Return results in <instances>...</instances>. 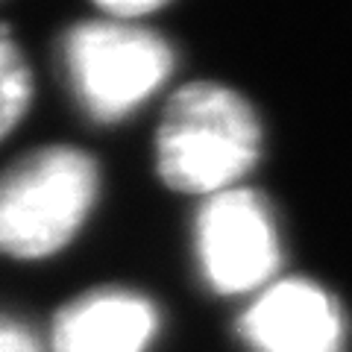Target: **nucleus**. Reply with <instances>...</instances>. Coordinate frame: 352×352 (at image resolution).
<instances>
[{"label":"nucleus","instance_id":"obj_1","mask_svg":"<svg viewBox=\"0 0 352 352\" xmlns=\"http://www.w3.org/2000/svg\"><path fill=\"white\" fill-rule=\"evenodd\" d=\"M261 126L252 106L220 82L179 88L156 129V170L179 194H220L256 164Z\"/></svg>","mask_w":352,"mask_h":352},{"label":"nucleus","instance_id":"obj_2","mask_svg":"<svg viewBox=\"0 0 352 352\" xmlns=\"http://www.w3.org/2000/svg\"><path fill=\"white\" fill-rule=\"evenodd\" d=\"M97 188V162L76 147L53 144L12 162L0 173V252L56 256L91 214Z\"/></svg>","mask_w":352,"mask_h":352},{"label":"nucleus","instance_id":"obj_3","mask_svg":"<svg viewBox=\"0 0 352 352\" xmlns=\"http://www.w3.org/2000/svg\"><path fill=\"white\" fill-rule=\"evenodd\" d=\"M62 56L76 100L94 120L126 118L173 71L170 44L120 18L76 24L65 36Z\"/></svg>","mask_w":352,"mask_h":352},{"label":"nucleus","instance_id":"obj_4","mask_svg":"<svg viewBox=\"0 0 352 352\" xmlns=\"http://www.w3.org/2000/svg\"><path fill=\"white\" fill-rule=\"evenodd\" d=\"M197 261L217 294L261 288L279 267L276 220L264 197L247 188L212 194L197 214Z\"/></svg>","mask_w":352,"mask_h":352},{"label":"nucleus","instance_id":"obj_5","mask_svg":"<svg viewBox=\"0 0 352 352\" xmlns=\"http://www.w3.org/2000/svg\"><path fill=\"white\" fill-rule=\"evenodd\" d=\"M241 335L256 352H340L344 317L320 285L282 279L244 311Z\"/></svg>","mask_w":352,"mask_h":352},{"label":"nucleus","instance_id":"obj_6","mask_svg":"<svg viewBox=\"0 0 352 352\" xmlns=\"http://www.w3.org/2000/svg\"><path fill=\"white\" fill-rule=\"evenodd\" d=\"M159 314L135 291L103 288L68 302L53 323V352H147Z\"/></svg>","mask_w":352,"mask_h":352},{"label":"nucleus","instance_id":"obj_7","mask_svg":"<svg viewBox=\"0 0 352 352\" xmlns=\"http://www.w3.org/2000/svg\"><path fill=\"white\" fill-rule=\"evenodd\" d=\"M32 100V74L21 50L0 32V138L9 135Z\"/></svg>","mask_w":352,"mask_h":352},{"label":"nucleus","instance_id":"obj_8","mask_svg":"<svg viewBox=\"0 0 352 352\" xmlns=\"http://www.w3.org/2000/svg\"><path fill=\"white\" fill-rule=\"evenodd\" d=\"M97 3H100L112 18L132 21V18L156 12V9H162L164 3H170V0H97Z\"/></svg>","mask_w":352,"mask_h":352},{"label":"nucleus","instance_id":"obj_9","mask_svg":"<svg viewBox=\"0 0 352 352\" xmlns=\"http://www.w3.org/2000/svg\"><path fill=\"white\" fill-rule=\"evenodd\" d=\"M0 352H41V349L24 326L0 317Z\"/></svg>","mask_w":352,"mask_h":352}]
</instances>
